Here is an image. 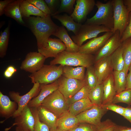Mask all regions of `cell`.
Here are the masks:
<instances>
[{"label": "cell", "instance_id": "cell-1", "mask_svg": "<svg viewBox=\"0 0 131 131\" xmlns=\"http://www.w3.org/2000/svg\"><path fill=\"white\" fill-rule=\"evenodd\" d=\"M51 16L44 17L30 16L26 18L30 29L35 37L38 50L46 47L50 36L59 27L52 20Z\"/></svg>", "mask_w": 131, "mask_h": 131}, {"label": "cell", "instance_id": "cell-2", "mask_svg": "<svg viewBox=\"0 0 131 131\" xmlns=\"http://www.w3.org/2000/svg\"><path fill=\"white\" fill-rule=\"evenodd\" d=\"M95 62L93 55L78 52H68L65 50L59 54L56 57L50 61V64H59L63 66H83L87 68L93 66Z\"/></svg>", "mask_w": 131, "mask_h": 131}, {"label": "cell", "instance_id": "cell-3", "mask_svg": "<svg viewBox=\"0 0 131 131\" xmlns=\"http://www.w3.org/2000/svg\"><path fill=\"white\" fill-rule=\"evenodd\" d=\"M95 6L98 8L97 12L93 17L87 18L85 24L103 25L113 32L114 18L112 0H109L106 3L97 1Z\"/></svg>", "mask_w": 131, "mask_h": 131}, {"label": "cell", "instance_id": "cell-4", "mask_svg": "<svg viewBox=\"0 0 131 131\" xmlns=\"http://www.w3.org/2000/svg\"><path fill=\"white\" fill-rule=\"evenodd\" d=\"M63 66L60 65H44L39 70L29 76L32 82L47 84L57 80L62 75Z\"/></svg>", "mask_w": 131, "mask_h": 131}, {"label": "cell", "instance_id": "cell-5", "mask_svg": "<svg viewBox=\"0 0 131 131\" xmlns=\"http://www.w3.org/2000/svg\"><path fill=\"white\" fill-rule=\"evenodd\" d=\"M114 33L118 30L121 37L129 22L130 12L124 5L123 0H112Z\"/></svg>", "mask_w": 131, "mask_h": 131}, {"label": "cell", "instance_id": "cell-6", "mask_svg": "<svg viewBox=\"0 0 131 131\" xmlns=\"http://www.w3.org/2000/svg\"><path fill=\"white\" fill-rule=\"evenodd\" d=\"M41 105L54 114L58 117L68 111L69 107L66 100L58 89L46 97Z\"/></svg>", "mask_w": 131, "mask_h": 131}, {"label": "cell", "instance_id": "cell-7", "mask_svg": "<svg viewBox=\"0 0 131 131\" xmlns=\"http://www.w3.org/2000/svg\"><path fill=\"white\" fill-rule=\"evenodd\" d=\"M111 31H112L103 25L85 24H82L77 34L72 36L71 39L80 47L86 41L97 37L99 33Z\"/></svg>", "mask_w": 131, "mask_h": 131}, {"label": "cell", "instance_id": "cell-8", "mask_svg": "<svg viewBox=\"0 0 131 131\" xmlns=\"http://www.w3.org/2000/svg\"><path fill=\"white\" fill-rule=\"evenodd\" d=\"M57 81L59 84L58 90L66 100L88 84L86 78L83 80H80L67 78L62 75Z\"/></svg>", "mask_w": 131, "mask_h": 131}, {"label": "cell", "instance_id": "cell-9", "mask_svg": "<svg viewBox=\"0 0 131 131\" xmlns=\"http://www.w3.org/2000/svg\"><path fill=\"white\" fill-rule=\"evenodd\" d=\"M41 90L40 84L39 83H33V87L25 94L20 95V93L14 91H10L9 93V97L17 104L18 108L13 115V118H15L19 115L25 106L29 102L37 96Z\"/></svg>", "mask_w": 131, "mask_h": 131}, {"label": "cell", "instance_id": "cell-10", "mask_svg": "<svg viewBox=\"0 0 131 131\" xmlns=\"http://www.w3.org/2000/svg\"><path fill=\"white\" fill-rule=\"evenodd\" d=\"M108 111L101 106L95 105L76 116L80 123H87L97 126L101 122L102 117Z\"/></svg>", "mask_w": 131, "mask_h": 131}, {"label": "cell", "instance_id": "cell-11", "mask_svg": "<svg viewBox=\"0 0 131 131\" xmlns=\"http://www.w3.org/2000/svg\"><path fill=\"white\" fill-rule=\"evenodd\" d=\"M46 59L44 56L38 52H30L26 55L20 68L31 74L34 73L43 67Z\"/></svg>", "mask_w": 131, "mask_h": 131}, {"label": "cell", "instance_id": "cell-12", "mask_svg": "<svg viewBox=\"0 0 131 131\" xmlns=\"http://www.w3.org/2000/svg\"><path fill=\"white\" fill-rule=\"evenodd\" d=\"M76 4L70 16L80 24L87 19V16L93 9L96 2L94 0H76Z\"/></svg>", "mask_w": 131, "mask_h": 131}, {"label": "cell", "instance_id": "cell-13", "mask_svg": "<svg viewBox=\"0 0 131 131\" xmlns=\"http://www.w3.org/2000/svg\"><path fill=\"white\" fill-rule=\"evenodd\" d=\"M113 33L112 31L108 32L101 36L91 39L79 47L78 52L86 54H95L104 45Z\"/></svg>", "mask_w": 131, "mask_h": 131}, {"label": "cell", "instance_id": "cell-14", "mask_svg": "<svg viewBox=\"0 0 131 131\" xmlns=\"http://www.w3.org/2000/svg\"><path fill=\"white\" fill-rule=\"evenodd\" d=\"M118 30L116 31L102 48L95 54V62L106 57L110 56L122 44Z\"/></svg>", "mask_w": 131, "mask_h": 131}, {"label": "cell", "instance_id": "cell-15", "mask_svg": "<svg viewBox=\"0 0 131 131\" xmlns=\"http://www.w3.org/2000/svg\"><path fill=\"white\" fill-rule=\"evenodd\" d=\"M94 65L95 71L98 78L97 84L102 83L113 72L110 56L99 59L95 62Z\"/></svg>", "mask_w": 131, "mask_h": 131}, {"label": "cell", "instance_id": "cell-16", "mask_svg": "<svg viewBox=\"0 0 131 131\" xmlns=\"http://www.w3.org/2000/svg\"><path fill=\"white\" fill-rule=\"evenodd\" d=\"M15 118L13 126L16 125L21 130L34 131L35 119L28 105L25 107L19 115Z\"/></svg>", "mask_w": 131, "mask_h": 131}, {"label": "cell", "instance_id": "cell-17", "mask_svg": "<svg viewBox=\"0 0 131 131\" xmlns=\"http://www.w3.org/2000/svg\"><path fill=\"white\" fill-rule=\"evenodd\" d=\"M45 47L38 50L46 58L57 57L58 54L66 50V46L59 39L49 38Z\"/></svg>", "mask_w": 131, "mask_h": 131}, {"label": "cell", "instance_id": "cell-18", "mask_svg": "<svg viewBox=\"0 0 131 131\" xmlns=\"http://www.w3.org/2000/svg\"><path fill=\"white\" fill-rule=\"evenodd\" d=\"M59 84L57 80L49 84H40L41 90L38 95L33 98L28 104L30 107L37 108L41 105L44 99L58 89Z\"/></svg>", "mask_w": 131, "mask_h": 131}, {"label": "cell", "instance_id": "cell-19", "mask_svg": "<svg viewBox=\"0 0 131 131\" xmlns=\"http://www.w3.org/2000/svg\"><path fill=\"white\" fill-rule=\"evenodd\" d=\"M79 123L76 116L67 111L61 115L57 120L56 127L64 131H70L78 125Z\"/></svg>", "mask_w": 131, "mask_h": 131}, {"label": "cell", "instance_id": "cell-20", "mask_svg": "<svg viewBox=\"0 0 131 131\" xmlns=\"http://www.w3.org/2000/svg\"><path fill=\"white\" fill-rule=\"evenodd\" d=\"M18 108L17 104L11 101L7 96L0 91V114L7 119L12 117Z\"/></svg>", "mask_w": 131, "mask_h": 131}, {"label": "cell", "instance_id": "cell-21", "mask_svg": "<svg viewBox=\"0 0 131 131\" xmlns=\"http://www.w3.org/2000/svg\"><path fill=\"white\" fill-rule=\"evenodd\" d=\"M53 35L59 38L65 44L66 51L70 52H78L79 47L73 41L67 31L63 26H59Z\"/></svg>", "mask_w": 131, "mask_h": 131}, {"label": "cell", "instance_id": "cell-22", "mask_svg": "<svg viewBox=\"0 0 131 131\" xmlns=\"http://www.w3.org/2000/svg\"><path fill=\"white\" fill-rule=\"evenodd\" d=\"M103 96L102 105L112 103V100L116 94L112 73L103 82Z\"/></svg>", "mask_w": 131, "mask_h": 131}, {"label": "cell", "instance_id": "cell-23", "mask_svg": "<svg viewBox=\"0 0 131 131\" xmlns=\"http://www.w3.org/2000/svg\"><path fill=\"white\" fill-rule=\"evenodd\" d=\"M37 108L40 121L47 125L50 129L56 128L57 116L41 105Z\"/></svg>", "mask_w": 131, "mask_h": 131}, {"label": "cell", "instance_id": "cell-24", "mask_svg": "<svg viewBox=\"0 0 131 131\" xmlns=\"http://www.w3.org/2000/svg\"><path fill=\"white\" fill-rule=\"evenodd\" d=\"M20 1L21 0H15L9 4L4 10V14L7 16L13 19L17 22L25 25V23L20 11Z\"/></svg>", "mask_w": 131, "mask_h": 131}, {"label": "cell", "instance_id": "cell-25", "mask_svg": "<svg viewBox=\"0 0 131 131\" xmlns=\"http://www.w3.org/2000/svg\"><path fill=\"white\" fill-rule=\"evenodd\" d=\"M20 9L22 17L25 18L29 17L31 15L41 17H44L48 15L43 13L26 0H21Z\"/></svg>", "mask_w": 131, "mask_h": 131}, {"label": "cell", "instance_id": "cell-26", "mask_svg": "<svg viewBox=\"0 0 131 131\" xmlns=\"http://www.w3.org/2000/svg\"><path fill=\"white\" fill-rule=\"evenodd\" d=\"M52 16L59 20L62 25L65 27L68 31L72 32L74 35L77 34L82 25L75 22L70 16L66 14L56 15Z\"/></svg>", "mask_w": 131, "mask_h": 131}, {"label": "cell", "instance_id": "cell-27", "mask_svg": "<svg viewBox=\"0 0 131 131\" xmlns=\"http://www.w3.org/2000/svg\"><path fill=\"white\" fill-rule=\"evenodd\" d=\"M95 105L87 97L76 101L71 104L69 106L68 111L72 115L76 116Z\"/></svg>", "mask_w": 131, "mask_h": 131}, {"label": "cell", "instance_id": "cell-28", "mask_svg": "<svg viewBox=\"0 0 131 131\" xmlns=\"http://www.w3.org/2000/svg\"><path fill=\"white\" fill-rule=\"evenodd\" d=\"M83 66L74 67L72 66H63L62 75L66 78L83 80L85 79V69Z\"/></svg>", "mask_w": 131, "mask_h": 131}, {"label": "cell", "instance_id": "cell-29", "mask_svg": "<svg viewBox=\"0 0 131 131\" xmlns=\"http://www.w3.org/2000/svg\"><path fill=\"white\" fill-rule=\"evenodd\" d=\"M123 47L122 45L110 56L111 63L114 70H123L124 62L123 56Z\"/></svg>", "mask_w": 131, "mask_h": 131}, {"label": "cell", "instance_id": "cell-30", "mask_svg": "<svg viewBox=\"0 0 131 131\" xmlns=\"http://www.w3.org/2000/svg\"><path fill=\"white\" fill-rule=\"evenodd\" d=\"M122 45L123 47V56L124 62L123 71L127 76L131 65V37L123 41Z\"/></svg>", "mask_w": 131, "mask_h": 131}, {"label": "cell", "instance_id": "cell-31", "mask_svg": "<svg viewBox=\"0 0 131 131\" xmlns=\"http://www.w3.org/2000/svg\"><path fill=\"white\" fill-rule=\"evenodd\" d=\"M103 96V85L102 83L98 84L91 89L88 97L94 105L101 106Z\"/></svg>", "mask_w": 131, "mask_h": 131}, {"label": "cell", "instance_id": "cell-32", "mask_svg": "<svg viewBox=\"0 0 131 131\" xmlns=\"http://www.w3.org/2000/svg\"><path fill=\"white\" fill-rule=\"evenodd\" d=\"M116 93L125 90L126 84V76L123 70H114L112 73Z\"/></svg>", "mask_w": 131, "mask_h": 131}, {"label": "cell", "instance_id": "cell-33", "mask_svg": "<svg viewBox=\"0 0 131 131\" xmlns=\"http://www.w3.org/2000/svg\"><path fill=\"white\" fill-rule=\"evenodd\" d=\"M8 25L0 34V57L3 58L6 56L9 42L10 34Z\"/></svg>", "mask_w": 131, "mask_h": 131}, {"label": "cell", "instance_id": "cell-34", "mask_svg": "<svg viewBox=\"0 0 131 131\" xmlns=\"http://www.w3.org/2000/svg\"><path fill=\"white\" fill-rule=\"evenodd\" d=\"M91 89L89 86L88 84L82 87L73 96L67 99V102L69 106L76 101L88 97Z\"/></svg>", "mask_w": 131, "mask_h": 131}, {"label": "cell", "instance_id": "cell-35", "mask_svg": "<svg viewBox=\"0 0 131 131\" xmlns=\"http://www.w3.org/2000/svg\"><path fill=\"white\" fill-rule=\"evenodd\" d=\"M112 103L116 104L123 103L131 105V89L125 90L118 93H116L114 97Z\"/></svg>", "mask_w": 131, "mask_h": 131}, {"label": "cell", "instance_id": "cell-36", "mask_svg": "<svg viewBox=\"0 0 131 131\" xmlns=\"http://www.w3.org/2000/svg\"><path fill=\"white\" fill-rule=\"evenodd\" d=\"M76 1V0H61L59 8L51 16L58 15L63 12H65L71 15L74 11V8L73 6Z\"/></svg>", "mask_w": 131, "mask_h": 131}, {"label": "cell", "instance_id": "cell-37", "mask_svg": "<svg viewBox=\"0 0 131 131\" xmlns=\"http://www.w3.org/2000/svg\"><path fill=\"white\" fill-rule=\"evenodd\" d=\"M85 78L88 85L91 89L94 88L97 85L98 78L93 65L87 68Z\"/></svg>", "mask_w": 131, "mask_h": 131}, {"label": "cell", "instance_id": "cell-38", "mask_svg": "<svg viewBox=\"0 0 131 131\" xmlns=\"http://www.w3.org/2000/svg\"><path fill=\"white\" fill-rule=\"evenodd\" d=\"M35 119L34 131H49L50 129L45 123L40 120L37 108H30Z\"/></svg>", "mask_w": 131, "mask_h": 131}, {"label": "cell", "instance_id": "cell-39", "mask_svg": "<svg viewBox=\"0 0 131 131\" xmlns=\"http://www.w3.org/2000/svg\"><path fill=\"white\" fill-rule=\"evenodd\" d=\"M109 119L102 122L96 126V131H114L117 126Z\"/></svg>", "mask_w": 131, "mask_h": 131}, {"label": "cell", "instance_id": "cell-40", "mask_svg": "<svg viewBox=\"0 0 131 131\" xmlns=\"http://www.w3.org/2000/svg\"><path fill=\"white\" fill-rule=\"evenodd\" d=\"M44 14L51 16L52 13L47 4L44 0H26Z\"/></svg>", "mask_w": 131, "mask_h": 131}, {"label": "cell", "instance_id": "cell-41", "mask_svg": "<svg viewBox=\"0 0 131 131\" xmlns=\"http://www.w3.org/2000/svg\"><path fill=\"white\" fill-rule=\"evenodd\" d=\"M102 107L107 110H110L114 111L123 116L125 111V107L117 105L112 103L104 105Z\"/></svg>", "mask_w": 131, "mask_h": 131}, {"label": "cell", "instance_id": "cell-42", "mask_svg": "<svg viewBox=\"0 0 131 131\" xmlns=\"http://www.w3.org/2000/svg\"><path fill=\"white\" fill-rule=\"evenodd\" d=\"M44 1L52 13L51 15L57 10L61 3V0H45Z\"/></svg>", "mask_w": 131, "mask_h": 131}, {"label": "cell", "instance_id": "cell-43", "mask_svg": "<svg viewBox=\"0 0 131 131\" xmlns=\"http://www.w3.org/2000/svg\"><path fill=\"white\" fill-rule=\"evenodd\" d=\"M82 123L70 131H96V126L87 123Z\"/></svg>", "mask_w": 131, "mask_h": 131}, {"label": "cell", "instance_id": "cell-44", "mask_svg": "<svg viewBox=\"0 0 131 131\" xmlns=\"http://www.w3.org/2000/svg\"><path fill=\"white\" fill-rule=\"evenodd\" d=\"M129 22L121 37L122 42L123 41L131 37V12L129 13Z\"/></svg>", "mask_w": 131, "mask_h": 131}, {"label": "cell", "instance_id": "cell-45", "mask_svg": "<svg viewBox=\"0 0 131 131\" xmlns=\"http://www.w3.org/2000/svg\"><path fill=\"white\" fill-rule=\"evenodd\" d=\"M17 71V69L13 66L10 65L5 70L4 75L5 77L9 78L11 77Z\"/></svg>", "mask_w": 131, "mask_h": 131}, {"label": "cell", "instance_id": "cell-46", "mask_svg": "<svg viewBox=\"0 0 131 131\" xmlns=\"http://www.w3.org/2000/svg\"><path fill=\"white\" fill-rule=\"evenodd\" d=\"M15 0H5L0 1V16H1L4 14L5 9L10 3Z\"/></svg>", "mask_w": 131, "mask_h": 131}, {"label": "cell", "instance_id": "cell-47", "mask_svg": "<svg viewBox=\"0 0 131 131\" xmlns=\"http://www.w3.org/2000/svg\"><path fill=\"white\" fill-rule=\"evenodd\" d=\"M123 116L131 124V107L130 106L125 107L124 112Z\"/></svg>", "mask_w": 131, "mask_h": 131}, {"label": "cell", "instance_id": "cell-48", "mask_svg": "<svg viewBox=\"0 0 131 131\" xmlns=\"http://www.w3.org/2000/svg\"><path fill=\"white\" fill-rule=\"evenodd\" d=\"M128 71L129 72L127 74L126 77V84L125 90L131 89V65L129 68Z\"/></svg>", "mask_w": 131, "mask_h": 131}, {"label": "cell", "instance_id": "cell-49", "mask_svg": "<svg viewBox=\"0 0 131 131\" xmlns=\"http://www.w3.org/2000/svg\"><path fill=\"white\" fill-rule=\"evenodd\" d=\"M114 131H131V127L117 125Z\"/></svg>", "mask_w": 131, "mask_h": 131}, {"label": "cell", "instance_id": "cell-50", "mask_svg": "<svg viewBox=\"0 0 131 131\" xmlns=\"http://www.w3.org/2000/svg\"><path fill=\"white\" fill-rule=\"evenodd\" d=\"M124 5L130 12H131V0H123Z\"/></svg>", "mask_w": 131, "mask_h": 131}, {"label": "cell", "instance_id": "cell-51", "mask_svg": "<svg viewBox=\"0 0 131 131\" xmlns=\"http://www.w3.org/2000/svg\"><path fill=\"white\" fill-rule=\"evenodd\" d=\"M49 131H64L61 130L57 127L53 129H50Z\"/></svg>", "mask_w": 131, "mask_h": 131}, {"label": "cell", "instance_id": "cell-52", "mask_svg": "<svg viewBox=\"0 0 131 131\" xmlns=\"http://www.w3.org/2000/svg\"><path fill=\"white\" fill-rule=\"evenodd\" d=\"M16 131H22L18 127H16Z\"/></svg>", "mask_w": 131, "mask_h": 131}, {"label": "cell", "instance_id": "cell-53", "mask_svg": "<svg viewBox=\"0 0 131 131\" xmlns=\"http://www.w3.org/2000/svg\"><path fill=\"white\" fill-rule=\"evenodd\" d=\"M22 131H30L28 130H21Z\"/></svg>", "mask_w": 131, "mask_h": 131}]
</instances>
